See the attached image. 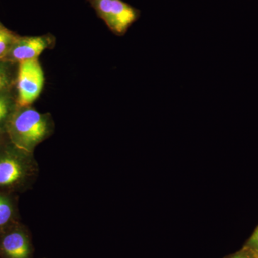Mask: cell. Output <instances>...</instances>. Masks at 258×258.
Wrapping results in <instances>:
<instances>
[{"mask_svg": "<svg viewBox=\"0 0 258 258\" xmlns=\"http://www.w3.org/2000/svg\"><path fill=\"white\" fill-rule=\"evenodd\" d=\"M55 45V37L51 34L40 36L18 37L4 61L20 63L26 61L39 60L45 50Z\"/></svg>", "mask_w": 258, "mask_h": 258, "instance_id": "cell-4", "label": "cell"}, {"mask_svg": "<svg viewBox=\"0 0 258 258\" xmlns=\"http://www.w3.org/2000/svg\"><path fill=\"white\" fill-rule=\"evenodd\" d=\"M18 36L4 26L0 28V61H4Z\"/></svg>", "mask_w": 258, "mask_h": 258, "instance_id": "cell-8", "label": "cell"}, {"mask_svg": "<svg viewBox=\"0 0 258 258\" xmlns=\"http://www.w3.org/2000/svg\"><path fill=\"white\" fill-rule=\"evenodd\" d=\"M52 128L50 114L40 113L30 106H18L8 122L7 132L15 148L32 154L50 135Z\"/></svg>", "mask_w": 258, "mask_h": 258, "instance_id": "cell-1", "label": "cell"}, {"mask_svg": "<svg viewBox=\"0 0 258 258\" xmlns=\"http://www.w3.org/2000/svg\"><path fill=\"white\" fill-rule=\"evenodd\" d=\"M45 81V73L39 60L19 63L16 76L18 106H31L41 94Z\"/></svg>", "mask_w": 258, "mask_h": 258, "instance_id": "cell-3", "label": "cell"}, {"mask_svg": "<svg viewBox=\"0 0 258 258\" xmlns=\"http://www.w3.org/2000/svg\"><path fill=\"white\" fill-rule=\"evenodd\" d=\"M11 62L0 61V93L10 91L13 83Z\"/></svg>", "mask_w": 258, "mask_h": 258, "instance_id": "cell-9", "label": "cell"}, {"mask_svg": "<svg viewBox=\"0 0 258 258\" xmlns=\"http://www.w3.org/2000/svg\"><path fill=\"white\" fill-rule=\"evenodd\" d=\"M2 248L10 258H28L30 254L28 237L19 231L5 236L2 241Z\"/></svg>", "mask_w": 258, "mask_h": 258, "instance_id": "cell-6", "label": "cell"}, {"mask_svg": "<svg viewBox=\"0 0 258 258\" xmlns=\"http://www.w3.org/2000/svg\"><path fill=\"white\" fill-rule=\"evenodd\" d=\"M225 258H258V253L250 247L244 245L240 250Z\"/></svg>", "mask_w": 258, "mask_h": 258, "instance_id": "cell-11", "label": "cell"}, {"mask_svg": "<svg viewBox=\"0 0 258 258\" xmlns=\"http://www.w3.org/2000/svg\"><path fill=\"white\" fill-rule=\"evenodd\" d=\"M97 15L117 36H123L140 17V11L123 0H87Z\"/></svg>", "mask_w": 258, "mask_h": 258, "instance_id": "cell-2", "label": "cell"}, {"mask_svg": "<svg viewBox=\"0 0 258 258\" xmlns=\"http://www.w3.org/2000/svg\"><path fill=\"white\" fill-rule=\"evenodd\" d=\"M13 215V208L9 200L0 195V227L10 221Z\"/></svg>", "mask_w": 258, "mask_h": 258, "instance_id": "cell-10", "label": "cell"}, {"mask_svg": "<svg viewBox=\"0 0 258 258\" xmlns=\"http://www.w3.org/2000/svg\"><path fill=\"white\" fill-rule=\"evenodd\" d=\"M31 154L23 151L0 152V186H8L18 184L28 174L27 158Z\"/></svg>", "mask_w": 258, "mask_h": 258, "instance_id": "cell-5", "label": "cell"}, {"mask_svg": "<svg viewBox=\"0 0 258 258\" xmlns=\"http://www.w3.org/2000/svg\"><path fill=\"white\" fill-rule=\"evenodd\" d=\"M18 107L10 91L0 93V134L8 127V122Z\"/></svg>", "mask_w": 258, "mask_h": 258, "instance_id": "cell-7", "label": "cell"}, {"mask_svg": "<svg viewBox=\"0 0 258 258\" xmlns=\"http://www.w3.org/2000/svg\"><path fill=\"white\" fill-rule=\"evenodd\" d=\"M244 245L250 247L258 253V226Z\"/></svg>", "mask_w": 258, "mask_h": 258, "instance_id": "cell-12", "label": "cell"}, {"mask_svg": "<svg viewBox=\"0 0 258 258\" xmlns=\"http://www.w3.org/2000/svg\"><path fill=\"white\" fill-rule=\"evenodd\" d=\"M1 27H3V25H2L1 23H0V28H1Z\"/></svg>", "mask_w": 258, "mask_h": 258, "instance_id": "cell-13", "label": "cell"}]
</instances>
